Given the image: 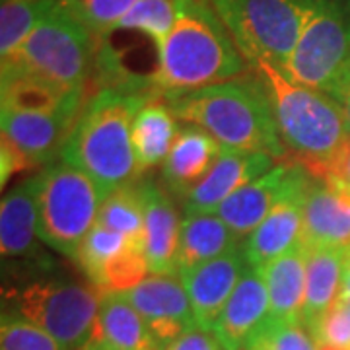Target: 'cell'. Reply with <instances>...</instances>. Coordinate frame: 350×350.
I'll list each match as a JSON object with an SVG mask.
<instances>
[{"instance_id":"6da1fadb","label":"cell","mask_w":350,"mask_h":350,"mask_svg":"<svg viewBox=\"0 0 350 350\" xmlns=\"http://www.w3.org/2000/svg\"><path fill=\"white\" fill-rule=\"evenodd\" d=\"M148 86H113L100 90L82 109L61 160L90 175L103 195L133 185L142 174L138 163L133 123Z\"/></svg>"},{"instance_id":"7a4b0ae2","label":"cell","mask_w":350,"mask_h":350,"mask_svg":"<svg viewBox=\"0 0 350 350\" xmlns=\"http://www.w3.org/2000/svg\"><path fill=\"white\" fill-rule=\"evenodd\" d=\"M245 72V57L232 39L211 0H177V16L158 49L156 90L179 96L222 84Z\"/></svg>"},{"instance_id":"3957f363","label":"cell","mask_w":350,"mask_h":350,"mask_svg":"<svg viewBox=\"0 0 350 350\" xmlns=\"http://www.w3.org/2000/svg\"><path fill=\"white\" fill-rule=\"evenodd\" d=\"M165 101L175 119L202 129L222 148L262 152L275 160L286 152L261 78H234L187 94L167 96Z\"/></svg>"},{"instance_id":"277c9868","label":"cell","mask_w":350,"mask_h":350,"mask_svg":"<svg viewBox=\"0 0 350 350\" xmlns=\"http://www.w3.org/2000/svg\"><path fill=\"white\" fill-rule=\"evenodd\" d=\"M273 103L276 126L296 160L315 177L327 170L350 146V129L333 96L290 80L278 66L253 64Z\"/></svg>"},{"instance_id":"5b68a950","label":"cell","mask_w":350,"mask_h":350,"mask_svg":"<svg viewBox=\"0 0 350 350\" xmlns=\"http://www.w3.org/2000/svg\"><path fill=\"white\" fill-rule=\"evenodd\" d=\"M105 200L98 183L70 163H51L38 175V234L43 243L76 259L98 224Z\"/></svg>"},{"instance_id":"8992f818","label":"cell","mask_w":350,"mask_h":350,"mask_svg":"<svg viewBox=\"0 0 350 350\" xmlns=\"http://www.w3.org/2000/svg\"><path fill=\"white\" fill-rule=\"evenodd\" d=\"M251 66L284 68L315 0H211Z\"/></svg>"},{"instance_id":"52a82bcc","label":"cell","mask_w":350,"mask_h":350,"mask_svg":"<svg viewBox=\"0 0 350 350\" xmlns=\"http://www.w3.org/2000/svg\"><path fill=\"white\" fill-rule=\"evenodd\" d=\"M98 39L75 16L57 6L25 39L12 57L2 61V72H31L70 90H84L96 63Z\"/></svg>"},{"instance_id":"ba28073f","label":"cell","mask_w":350,"mask_h":350,"mask_svg":"<svg viewBox=\"0 0 350 350\" xmlns=\"http://www.w3.org/2000/svg\"><path fill=\"white\" fill-rule=\"evenodd\" d=\"M350 61V2L315 0L284 75L301 86L333 96Z\"/></svg>"},{"instance_id":"9c48e42d","label":"cell","mask_w":350,"mask_h":350,"mask_svg":"<svg viewBox=\"0 0 350 350\" xmlns=\"http://www.w3.org/2000/svg\"><path fill=\"white\" fill-rule=\"evenodd\" d=\"M14 310L49 333L63 350H84L94 337L101 292L64 280H33L12 294Z\"/></svg>"},{"instance_id":"30bf717a","label":"cell","mask_w":350,"mask_h":350,"mask_svg":"<svg viewBox=\"0 0 350 350\" xmlns=\"http://www.w3.org/2000/svg\"><path fill=\"white\" fill-rule=\"evenodd\" d=\"M76 261L101 294L126 292L150 275L142 241L113 232L100 222L82 241Z\"/></svg>"},{"instance_id":"8fae6325","label":"cell","mask_w":350,"mask_h":350,"mask_svg":"<svg viewBox=\"0 0 350 350\" xmlns=\"http://www.w3.org/2000/svg\"><path fill=\"white\" fill-rule=\"evenodd\" d=\"M312 174L300 162L276 163L224 200L216 213L238 238H250L276 204L308 187Z\"/></svg>"},{"instance_id":"7c38bea8","label":"cell","mask_w":350,"mask_h":350,"mask_svg":"<svg viewBox=\"0 0 350 350\" xmlns=\"http://www.w3.org/2000/svg\"><path fill=\"white\" fill-rule=\"evenodd\" d=\"M125 296L146 321L156 350L167 349L174 340L197 325L185 284L177 275H148Z\"/></svg>"},{"instance_id":"4fadbf2b","label":"cell","mask_w":350,"mask_h":350,"mask_svg":"<svg viewBox=\"0 0 350 350\" xmlns=\"http://www.w3.org/2000/svg\"><path fill=\"white\" fill-rule=\"evenodd\" d=\"M82 109V100H76L53 113L2 111V137L24 154L31 167L49 163L61 156Z\"/></svg>"},{"instance_id":"5bb4252c","label":"cell","mask_w":350,"mask_h":350,"mask_svg":"<svg viewBox=\"0 0 350 350\" xmlns=\"http://www.w3.org/2000/svg\"><path fill=\"white\" fill-rule=\"evenodd\" d=\"M304 247L350 250V189L312 175L301 195Z\"/></svg>"},{"instance_id":"9a60e30c","label":"cell","mask_w":350,"mask_h":350,"mask_svg":"<svg viewBox=\"0 0 350 350\" xmlns=\"http://www.w3.org/2000/svg\"><path fill=\"white\" fill-rule=\"evenodd\" d=\"M250 269L245 253L234 250L213 261L200 262L193 269L181 271L179 276L185 284L197 325L213 331L224 306Z\"/></svg>"},{"instance_id":"2e32d148","label":"cell","mask_w":350,"mask_h":350,"mask_svg":"<svg viewBox=\"0 0 350 350\" xmlns=\"http://www.w3.org/2000/svg\"><path fill=\"white\" fill-rule=\"evenodd\" d=\"M275 165V158L262 152L222 148L208 175L183 199L185 214L216 213L224 200Z\"/></svg>"},{"instance_id":"e0dca14e","label":"cell","mask_w":350,"mask_h":350,"mask_svg":"<svg viewBox=\"0 0 350 350\" xmlns=\"http://www.w3.org/2000/svg\"><path fill=\"white\" fill-rule=\"evenodd\" d=\"M269 321L271 304L265 278L259 269L250 265L220 313L213 329L214 335L226 350H247Z\"/></svg>"},{"instance_id":"ac0fdd59","label":"cell","mask_w":350,"mask_h":350,"mask_svg":"<svg viewBox=\"0 0 350 350\" xmlns=\"http://www.w3.org/2000/svg\"><path fill=\"white\" fill-rule=\"evenodd\" d=\"M144 204V255L152 275H179L177 253L181 224L172 197L154 181L138 185Z\"/></svg>"},{"instance_id":"d6986e66","label":"cell","mask_w":350,"mask_h":350,"mask_svg":"<svg viewBox=\"0 0 350 350\" xmlns=\"http://www.w3.org/2000/svg\"><path fill=\"white\" fill-rule=\"evenodd\" d=\"M220 150L222 146L199 126L185 125L179 129L174 146L163 160L162 177L165 187L185 199L213 170Z\"/></svg>"},{"instance_id":"ffe728a7","label":"cell","mask_w":350,"mask_h":350,"mask_svg":"<svg viewBox=\"0 0 350 350\" xmlns=\"http://www.w3.org/2000/svg\"><path fill=\"white\" fill-rule=\"evenodd\" d=\"M347 251L333 247H306V304L301 323L312 333L317 331L327 313L333 310L345 290Z\"/></svg>"},{"instance_id":"44dd1931","label":"cell","mask_w":350,"mask_h":350,"mask_svg":"<svg viewBox=\"0 0 350 350\" xmlns=\"http://www.w3.org/2000/svg\"><path fill=\"white\" fill-rule=\"evenodd\" d=\"M306 191V189H304ZM301 193L282 199L261 224L253 230L243 253L253 269H262L288 251L301 243L304 216H301Z\"/></svg>"},{"instance_id":"7402d4cb","label":"cell","mask_w":350,"mask_h":350,"mask_svg":"<svg viewBox=\"0 0 350 350\" xmlns=\"http://www.w3.org/2000/svg\"><path fill=\"white\" fill-rule=\"evenodd\" d=\"M88 347L100 350H156L150 331L125 292L101 294L94 337Z\"/></svg>"},{"instance_id":"603a6c76","label":"cell","mask_w":350,"mask_h":350,"mask_svg":"<svg viewBox=\"0 0 350 350\" xmlns=\"http://www.w3.org/2000/svg\"><path fill=\"white\" fill-rule=\"evenodd\" d=\"M38 234V177L8 191L0 204V251L4 259L36 251Z\"/></svg>"},{"instance_id":"cb8c5ba5","label":"cell","mask_w":350,"mask_h":350,"mask_svg":"<svg viewBox=\"0 0 350 350\" xmlns=\"http://www.w3.org/2000/svg\"><path fill=\"white\" fill-rule=\"evenodd\" d=\"M306 269L308 257L301 243L259 269L269 292L271 319L301 323L306 304Z\"/></svg>"},{"instance_id":"d4e9b609","label":"cell","mask_w":350,"mask_h":350,"mask_svg":"<svg viewBox=\"0 0 350 350\" xmlns=\"http://www.w3.org/2000/svg\"><path fill=\"white\" fill-rule=\"evenodd\" d=\"M82 94L84 90H70L31 72H2V111L53 113L82 100Z\"/></svg>"},{"instance_id":"484cf974","label":"cell","mask_w":350,"mask_h":350,"mask_svg":"<svg viewBox=\"0 0 350 350\" xmlns=\"http://www.w3.org/2000/svg\"><path fill=\"white\" fill-rule=\"evenodd\" d=\"M238 239L218 214H185L177 253L179 273L238 250Z\"/></svg>"},{"instance_id":"4316f807","label":"cell","mask_w":350,"mask_h":350,"mask_svg":"<svg viewBox=\"0 0 350 350\" xmlns=\"http://www.w3.org/2000/svg\"><path fill=\"white\" fill-rule=\"evenodd\" d=\"M177 137L175 115L167 101L148 98L138 109L133 123V142L140 170L146 172L167 158Z\"/></svg>"},{"instance_id":"83f0119b","label":"cell","mask_w":350,"mask_h":350,"mask_svg":"<svg viewBox=\"0 0 350 350\" xmlns=\"http://www.w3.org/2000/svg\"><path fill=\"white\" fill-rule=\"evenodd\" d=\"M57 0H2L0 6V57L2 61L12 57L33 33Z\"/></svg>"},{"instance_id":"f1b7e54d","label":"cell","mask_w":350,"mask_h":350,"mask_svg":"<svg viewBox=\"0 0 350 350\" xmlns=\"http://www.w3.org/2000/svg\"><path fill=\"white\" fill-rule=\"evenodd\" d=\"M98 222L109 228L113 232H119L126 238L142 241L144 234V204L138 185H126V187L113 191L107 195L101 204ZM144 245V243H142Z\"/></svg>"},{"instance_id":"f546056e","label":"cell","mask_w":350,"mask_h":350,"mask_svg":"<svg viewBox=\"0 0 350 350\" xmlns=\"http://www.w3.org/2000/svg\"><path fill=\"white\" fill-rule=\"evenodd\" d=\"M175 16L177 0H140L121 18L113 31H140L154 41L156 49H160L174 27Z\"/></svg>"},{"instance_id":"4dcf8cb0","label":"cell","mask_w":350,"mask_h":350,"mask_svg":"<svg viewBox=\"0 0 350 350\" xmlns=\"http://www.w3.org/2000/svg\"><path fill=\"white\" fill-rule=\"evenodd\" d=\"M59 6L80 24H84L98 41L105 39L115 25L129 10H133L140 0H57Z\"/></svg>"},{"instance_id":"1f68e13d","label":"cell","mask_w":350,"mask_h":350,"mask_svg":"<svg viewBox=\"0 0 350 350\" xmlns=\"http://www.w3.org/2000/svg\"><path fill=\"white\" fill-rule=\"evenodd\" d=\"M0 350H63L41 327L18 313H4L0 325Z\"/></svg>"},{"instance_id":"d6a6232c","label":"cell","mask_w":350,"mask_h":350,"mask_svg":"<svg viewBox=\"0 0 350 350\" xmlns=\"http://www.w3.org/2000/svg\"><path fill=\"white\" fill-rule=\"evenodd\" d=\"M247 350H317L315 338L300 321L271 319Z\"/></svg>"},{"instance_id":"836d02e7","label":"cell","mask_w":350,"mask_h":350,"mask_svg":"<svg viewBox=\"0 0 350 350\" xmlns=\"http://www.w3.org/2000/svg\"><path fill=\"white\" fill-rule=\"evenodd\" d=\"M317 347L350 350V300L340 296L327 317L313 333Z\"/></svg>"},{"instance_id":"e575fe53","label":"cell","mask_w":350,"mask_h":350,"mask_svg":"<svg viewBox=\"0 0 350 350\" xmlns=\"http://www.w3.org/2000/svg\"><path fill=\"white\" fill-rule=\"evenodd\" d=\"M163 350H226L214 331L195 325Z\"/></svg>"},{"instance_id":"d590c367","label":"cell","mask_w":350,"mask_h":350,"mask_svg":"<svg viewBox=\"0 0 350 350\" xmlns=\"http://www.w3.org/2000/svg\"><path fill=\"white\" fill-rule=\"evenodd\" d=\"M0 152H2V154H0V160H2V163H0V170H2V185H6V181H8L14 174L24 172L27 167H31V163L27 162V158L14 146L8 138L2 137Z\"/></svg>"},{"instance_id":"8d00e7d4","label":"cell","mask_w":350,"mask_h":350,"mask_svg":"<svg viewBox=\"0 0 350 350\" xmlns=\"http://www.w3.org/2000/svg\"><path fill=\"white\" fill-rule=\"evenodd\" d=\"M321 179H329V181H335L338 185L350 189V146L338 156L337 162L327 170V174Z\"/></svg>"},{"instance_id":"74e56055","label":"cell","mask_w":350,"mask_h":350,"mask_svg":"<svg viewBox=\"0 0 350 350\" xmlns=\"http://www.w3.org/2000/svg\"><path fill=\"white\" fill-rule=\"evenodd\" d=\"M335 100L340 103V109L345 113V119H347V125L350 129V86L342 88L340 92H337L335 96H333Z\"/></svg>"},{"instance_id":"f35d334b","label":"cell","mask_w":350,"mask_h":350,"mask_svg":"<svg viewBox=\"0 0 350 350\" xmlns=\"http://www.w3.org/2000/svg\"><path fill=\"white\" fill-rule=\"evenodd\" d=\"M342 296L350 300V250L347 251V265H345V290Z\"/></svg>"},{"instance_id":"ab89813d","label":"cell","mask_w":350,"mask_h":350,"mask_svg":"<svg viewBox=\"0 0 350 350\" xmlns=\"http://www.w3.org/2000/svg\"><path fill=\"white\" fill-rule=\"evenodd\" d=\"M347 86H350V61H349V64H347V70H345V76H342V84H340V88H338L337 92H340L342 88H347ZM337 92H335V94H337ZM335 94H333V96H335Z\"/></svg>"},{"instance_id":"60d3db41","label":"cell","mask_w":350,"mask_h":350,"mask_svg":"<svg viewBox=\"0 0 350 350\" xmlns=\"http://www.w3.org/2000/svg\"><path fill=\"white\" fill-rule=\"evenodd\" d=\"M84 350H100V349H94V347H86Z\"/></svg>"}]
</instances>
